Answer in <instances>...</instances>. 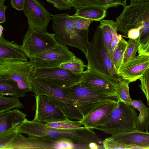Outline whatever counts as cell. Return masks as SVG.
Returning a JSON list of instances; mask_svg holds the SVG:
<instances>
[{
	"instance_id": "6da1fadb",
	"label": "cell",
	"mask_w": 149,
	"mask_h": 149,
	"mask_svg": "<svg viewBox=\"0 0 149 149\" xmlns=\"http://www.w3.org/2000/svg\"><path fill=\"white\" fill-rule=\"evenodd\" d=\"M16 128L18 132L27 134L29 137L44 136L56 141L67 140L81 149H104L103 141L91 129L85 127L73 129H57L26 118Z\"/></svg>"
},
{
	"instance_id": "7a4b0ae2",
	"label": "cell",
	"mask_w": 149,
	"mask_h": 149,
	"mask_svg": "<svg viewBox=\"0 0 149 149\" xmlns=\"http://www.w3.org/2000/svg\"><path fill=\"white\" fill-rule=\"evenodd\" d=\"M52 16L53 34L57 43L78 48L86 56L91 45L88 41V29L81 30L75 28L68 14H57Z\"/></svg>"
},
{
	"instance_id": "3957f363",
	"label": "cell",
	"mask_w": 149,
	"mask_h": 149,
	"mask_svg": "<svg viewBox=\"0 0 149 149\" xmlns=\"http://www.w3.org/2000/svg\"><path fill=\"white\" fill-rule=\"evenodd\" d=\"M86 57L88 61L87 69L95 72L116 83L123 79L118 74L108 55L98 27L94 32Z\"/></svg>"
},
{
	"instance_id": "277c9868",
	"label": "cell",
	"mask_w": 149,
	"mask_h": 149,
	"mask_svg": "<svg viewBox=\"0 0 149 149\" xmlns=\"http://www.w3.org/2000/svg\"><path fill=\"white\" fill-rule=\"evenodd\" d=\"M31 86L32 91L35 95H44L50 97L69 119L80 120L83 118L70 97L68 88L58 87L32 75Z\"/></svg>"
},
{
	"instance_id": "5b68a950",
	"label": "cell",
	"mask_w": 149,
	"mask_h": 149,
	"mask_svg": "<svg viewBox=\"0 0 149 149\" xmlns=\"http://www.w3.org/2000/svg\"><path fill=\"white\" fill-rule=\"evenodd\" d=\"M137 114L130 104L118 102L104 123L95 129L113 135L136 130Z\"/></svg>"
},
{
	"instance_id": "8992f818",
	"label": "cell",
	"mask_w": 149,
	"mask_h": 149,
	"mask_svg": "<svg viewBox=\"0 0 149 149\" xmlns=\"http://www.w3.org/2000/svg\"><path fill=\"white\" fill-rule=\"evenodd\" d=\"M68 91L70 97L83 117L100 105L118 101L116 96L95 91L85 87L80 82L68 88Z\"/></svg>"
},
{
	"instance_id": "52a82bcc",
	"label": "cell",
	"mask_w": 149,
	"mask_h": 149,
	"mask_svg": "<svg viewBox=\"0 0 149 149\" xmlns=\"http://www.w3.org/2000/svg\"><path fill=\"white\" fill-rule=\"evenodd\" d=\"M116 22L118 30L127 36L130 29L149 25V0L126 5Z\"/></svg>"
},
{
	"instance_id": "ba28073f",
	"label": "cell",
	"mask_w": 149,
	"mask_h": 149,
	"mask_svg": "<svg viewBox=\"0 0 149 149\" xmlns=\"http://www.w3.org/2000/svg\"><path fill=\"white\" fill-rule=\"evenodd\" d=\"M104 149H149L148 132L139 130L112 135L103 141Z\"/></svg>"
},
{
	"instance_id": "9c48e42d",
	"label": "cell",
	"mask_w": 149,
	"mask_h": 149,
	"mask_svg": "<svg viewBox=\"0 0 149 149\" xmlns=\"http://www.w3.org/2000/svg\"><path fill=\"white\" fill-rule=\"evenodd\" d=\"M34 69L30 61H7L0 64V75L15 81L28 92L32 91L31 78Z\"/></svg>"
},
{
	"instance_id": "30bf717a",
	"label": "cell",
	"mask_w": 149,
	"mask_h": 149,
	"mask_svg": "<svg viewBox=\"0 0 149 149\" xmlns=\"http://www.w3.org/2000/svg\"><path fill=\"white\" fill-rule=\"evenodd\" d=\"M58 44L53 34L38 32L29 28L21 46L28 58L30 59Z\"/></svg>"
},
{
	"instance_id": "8fae6325",
	"label": "cell",
	"mask_w": 149,
	"mask_h": 149,
	"mask_svg": "<svg viewBox=\"0 0 149 149\" xmlns=\"http://www.w3.org/2000/svg\"><path fill=\"white\" fill-rule=\"evenodd\" d=\"M83 73H75L58 67L34 68L32 75L58 87L68 88L80 82Z\"/></svg>"
},
{
	"instance_id": "7c38bea8",
	"label": "cell",
	"mask_w": 149,
	"mask_h": 149,
	"mask_svg": "<svg viewBox=\"0 0 149 149\" xmlns=\"http://www.w3.org/2000/svg\"><path fill=\"white\" fill-rule=\"evenodd\" d=\"M33 96L36 100L33 107L35 111L33 120L46 124L68 118L49 96L44 95Z\"/></svg>"
},
{
	"instance_id": "4fadbf2b",
	"label": "cell",
	"mask_w": 149,
	"mask_h": 149,
	"mask_svg": "<svg viewBox=\"0 0 149 149\" xmlns=\"http://www.w3.org/2000/svg\"><path fill=\"white\" fill-rule=\"evenodd\" d=\"M75 56L66 46L58 44L54 47L29 59L34 68L58 67Z\"/></svg>"
},
{
	"instance_id": "5bb4252c",
	"label": "cell",
	"mask_w": 149,
	"mask_h": 149,
	"mask_svg": "<svg viewBox=\"0 0 149 149\" xmlns=\"http://www.w3.org/2000/svg\"><path fill=\"white\" fill-rule=\"evenodd\" d=\"M23 10L27 18L29 28L47 33V27L52 15L37 0H25Z\"/></svg>"
},
{
	"instance_id": "9a60e30c",
	"label": "cell",
	"mask_w": 149,
	"mask_h": 149,
	"mask_svg": "<svg viewBox=\"0 0 149 149\" xmlns=\"http://www.w3.org/2000/svg\"><path fill=\"white\" fill-rule=\"evenodd\" d=\"M79 82L85 87L95 91L116 96V83L90 70L87 69L84 71Z\"/></svg>"
},
{
	"instance_id": "2e32d148",
	"label": "cell",
	"mask_w": 149,
	"mask_h": 149,
	"mask_svg": "<svg viewBox=\"0 0 149 149\" xmlns=\"http://www.w3.org/2000/svg\"><path fill=\"white\" fill-rule=\"evenodd\" d=\"M149 68V56L138 55L120 67L118 73L130 83L139 79Z\"/></svg>"
},
{
	"instance_id": "e0dca14e",
	"label": "cell",
	"mask_w": 149,
	"mask_h": 149,
	"mask_svg": "<svg viewBox=\"0 0 149 149\" xmlns=\"http://www.w3.org/2000/svg\"><path fill=\"white\" fill-rule=\"evenodd\" d=\"M21 145L26 149H74V145L67 140L56 141L51 138L42 136L26 137L21 139Z\"/></svg>"
},
{
	"instance_id": "ac0fdd59",
	"label": "cell",
	"mask_w": 149,
	"mask_h": 149,
	"mask_svg": "<svg viewBox=\"0 0 149 149\" xmlns=\"http://www.w3.org/2000/svg\"><path fill=\"white\" fill-rule=\"evenodd\" d=\"M118 102L115 101L107 102L95 107L80 120L81 123L88 129H95L104 122Z\"/></svg>"
},
{
	"instance_id": "d6986e66",
	"label": "cell",
	"mask_w": 149,
	"mask_h": 149,
	"mask_svg": "<svg viewBox=\"0 0 149 149\" xmlns=\"http://www.w3.org/2000/svg\"><path fill=\"white\" fill-rule=\"evenodd\" d=\"M28 57L21 45L0 37V64L15 61H27Z\"/></svg>"
},
{
	"instance_id": "ffe728a7",
	"label": "cell",
	"mask_w": 149,
	"mask_h": 149,
	"mask_svg": "<svg viewBox=\"0 0 149 149\" xmlns=\"http://www.w3.org/2000/svg\"><path fill=\"white\" fill-rule=\"evenodd\" d=\"M26 93L15 81L0 75V95L22 98L26 96Z\"/></svg>"
},
{
	"instance_id": "44dd1931",
	"label": "cell",
	"mask_w": 149,
	"mask_h": 149,
	"mask_svg": "<svg viewBox=\"0 0 149 149\" xmlns=\"http://www.w3.org/2000/svg\"><path fill=\"white\" fill-rule=\"evenodd\" d=\"M130 105L134 109L138 110L140 113L137 116L136 130L141 131L145 130L148 132L149 123V109L140 100H132Z\"/></svg>"
},
{
	"instance_id": "7402d4cb",
	"label": "cell",
	"mask_w": 149,
	"mask_h": 149,
	"mask_svg": "<svg viewBox=\"0 0 149 149\" xmlns=\"http://www.w3.org/2000/svg\"><path fill=\"white\" fill-rule=\"evenodd\" d=\"M107 10L97 6L86 7L76 10L74 15L88 19L92 21H100L106 17Z\"/></svg>"
},
{
	"instance_id": "603a6c76",
	"label": "cell",
	"mask_w": 149,
	"mask_h": 149,
	"mask_svg": "<svg viewBox=\"0 0 149 149\" xmlns=\"http://www.w3.org/2000/svg\"><path fill=\"white\" fill-rule=\"evenodd\" d=\"M112 21L102 19L100 21V24L98 26L100 30L102 39L105 48L111 61L113 55L111 48L112 35L111 25Z\"/></svg>"
},
{
	"instance_id": "cb8c5ba5",
	"label": "cell",
	"mask_w": 149,
	"mask_h": 149,
	"mask_svg": "<svg viewBox=\"0 0 149 149\" xmlns=\"http://www.w3.org/2000/svg\"><path fill=\"white\" fill-rule=\"evenodd\" d=\"M70 3L76 10L83 7L91 6L99 7L107 10L109 8L119 6L111 0H72Z\"/></svg>"
},
{
	"instance_id": "d4e9b609",
	"label": "cell",
	"mask_w": 149,
	"mask_h": 149,
	"mask_svg": "<svg viewBox=\"0 0 149 149\" xmlns=\"http://www.w3.org/2000/svg\"><path fill=\"white\" fill-rule=\"evenodd\" d=\"M118 42L113 51L112 61L114 68L117 72L120 68L123 56L127 45V43L121 35H118Z\"/></svg>"
},
{
	"instance_id": "484cf974",
	"label": "cell",
	"mask_w": 149,
	"mask_h": 149,
	"mask_svg": "<svg viewBox=\"0 0 149 149\" xmlns=\"http://www.w3.org/2000/svg\"><path fill=\"white\" fill-rule=\"evenodd\" d=\"M130 82L123 79L116 83V95L118 101L130 104L132 100L129 92V84Z\"/></svg>"
},
{
	"instance_id": "4316f807",
	"label": "cell",
	"mask_w": 149,
	"mask_h": 149,
	"mask_svg": "<svg viewBox=\"0 0 149 149\" xmlns=\"http://www.w3.org/2000/svg\"><path fill=\"white\" fill-rule=\"evenodd\" d=\"M76 73H83L84 68L87 65L84 64L81 59L75 56L69 61L60 64L58 67Z\"/></svg>"
},
{
	"instance_id": "83f0119b",
	"label": "cell",
	"mask_w": 149,
	"mask_h": 149,
	"mask_svg": "<svg viewBox=\"0 0 149 149\" xmlns=\"http://www.w3.org/2000/svg\"><path fill=\"white\" fill-rule=\"evenodd\" d=\"M139 37L136 39L129 38L127 42V45L125 51L120 67L133 59L136 56L139 45Z\"/></svg>"
},
{
	"instance_id": "f1b7e54d",
	"label": "cell",
	"mask_w": 149,
	"mask_h": 149,
	"mask_svg": "<svg viewBox=\"0 0 149 149\" xmlns=\"http://www.w3.org/2000/svg\"><path fill=\"white\" fill-rule=\"evenodd\" d=\"M24 107L18 98L0 95V113L10 110L13 109L22 108Z\"/></svg>"
},
{
	"instance_id": "f546056e",
	"label": "cell",
	"mask_w": 149,
	"mask_h": 149,
	"mask_svg": "<svg viewBox=\"0 0 149 149\" xmlns=\"http://www.w3.org/2000/svg\"><path fill=\"white\" fill-rule=\"evenodd\" d=\"M45 124L48 127L64 129H78L80 128L82 125L80 120L72 121L68 118L62 121L49 123Z\"/></svg>"
},
{
	"instance_id": "4dcf8cb0",
	"label": "cell",
	"mask_w": 149,
	"mask_h": 149,
	"mask_svg": "<svg viewBox=\"0 0 149 149\" xmlns=\"http://www.w3.org/2000/svg\"><path fill=\"white\" fill-rule=\"evenodd\" d=\"M16 127L8 128L0 132V149H5L16 135Z\"/></svg>"
},
{
	"instance_id": "1f68e13d",
	"label": "cell",
	"mask_w": 149,
	"mask_h": 149,
	"mask_svg": "<svg viewBox=\"0 0 149 149\" xmlns=\"http://www.w3.org/2000/svg\"><path fill=\"white\" fill-rule=\"evenodd\" d=\"M69 17L74 27L79 30H88L92 22L88 19L74 15H69Z\"/></svg>"
},
{
	"instance_id": "d6a6232c",
	"label": "cell",
	"mask_w": 149,
	"mask_h": 149,
	"mask_svg": "<svg viewBox=\"0 0 149 149\" xmlns=\"http://www.w3.org/2000/svg\"><path fill=\"white\" fill-rule=\"evenodd\" d=\"M10 123L13 127H16L19 122L13 109L0 113V125Z\"/></svg>"
},
{
	"instance_id": "836d02e7",
	"label": "cell",
	"mask_w": 149,
	"mask_h": 149,
	"mask_svg": "<svg viewBox=\"0 0 149 149\" xmlns=\"http://www.w3.org/2000/svg\"><path fill=\"white\" fill-rule=\"evenodd\" d=\"M139 79L141 81L139 86L145 95L148 104L149 105V68L143 74Z\"/></svg>"
},
{
	"instance_id": "e575fe53",
	"label": "cell",
	"mask_w": 149,
	"mask_h": 149,
	"mask_svg": "<svg viewBox=\"0 0 149 149\" xmlns=\"http://www.w3.org/2000/svg\"><path fill=\"white\" fill-rule=\"evenodd\" d=\"M46 0L52 3L55 7L59 10H68L71 9L72 7L68 0Z\"/></svg>"
},
{
	"instance_id": "d590c367",
	"label": "cell",
	"mask_w": 149,
	"mask_h": 149,
	"mask_svg": "<svg viewBox=\"0 0 149 149\" xmlns=\"http://www.w3.org/2000/svg\"><path fill=\"white\" fill-rule=\"evenodd\" d=\"M117 25L116 22L112 20L111 25L112 35L111 48L113 53L118 44L119 40L118 35L117 33Z\"/></svg>"
},
{
	"instance_id": "8d00e7d4",
	"label": "cell",
	"mask_w": 149,
	"mask_h": 149,
	"mask_svg": "<svg viewBox=\"0 0 149 149\" xmlns=\"http://www.w3.org/2000/svg\"><path fill=\"white\" fill-rule=\"evenodd\" d=\"M143 26H141L137 28L132 29L129 31L127 33V37L129 38L136 39L139 37L140 31Z\"/></svg>"
},
{
	"instance_id": "74e56055",
	"label": "cell",
	"mask_w": 149,
	"mask_h": 149,
	"mask_svg": "<svg viewBox=\"0 0 149 149\" xmlns=\"http://www.w3.org/2000/svg\"><path fill=\"white\" fill-rule=\"evenodd\" d=\"M25 0H10V3L13 8L18 10H23Z\"/></svg>"
},
{
	"instance_id": "f35d334b",
	"label": "cell",
	"mask_w": 149,
	"mask_h": 149,
	"mask_svg": "<svg viewBox=\"0 0 149 149\" xmlns=\"http://www.w3.org/2000/svg\"><path fill=\"white\" fill-rule=\"evenodd\" d=\"M6 8V7L5 5L0 8V24L6 22L5 13Z\"/></svg>"
},
{
	"instance_id": "ab89813d",
	"label": "cell",
	"mask_w": 149,
	"mask_h": 149,
	"mask_svg": "<svg viewBox=\"0 0 149 149\" xmlns=\"http://www.w3.org/2000/svg\"><path fill=\"white\" fill-rule=\"evenodd\" d=\"M113 2L118 4L119 6H122L124 7L126 5L127 0H111Z\"/></svg>"
},
{
	"instance_id": "60d3db41",
	"label": "cell",
	"mask_w": 149,
	"mask_h": 149,
	"mask_svg": "<svg viewBox=\"0 0 149 149\" xmlns=\"http://www.w3.org/2000/svg\"><path fill=\"white\" fill-rule=\"evenodd\" d=\"M3 27L0 25V37H1L2 36L3 31Z\"/></svg>"
},
{
	"instance_id": "b9f144b4",
	"label": "cell",
	"mask_w": 149,
	"mask_h": 149,
	"mask_svg": "<svg viewBox=\"0 0 149 149\" xmlns=\"http://www.w3.org/2000/svg\"><path fill=\"white\" fill-rule=\"evenodd\" d=\"M5 0H0V8L3 6Z\"/></svg>"
},
{
	"instance_id": "7bdbcfd3",
	"label": "cell",
	"mask_w": 149,
	"mask_h": 149,
	"mask_svg": "<svg viewBox=\"0 0 149 149\" xmlns=\"http://www.w3.org/2000/svg\"><path fill=\"white\" fill-rule=\"evenodd\" d=\"M145 0H130V4L134 3L135 2Z\"/></svg>"
},
{
	"instance_id": "ee69618b",
	"label": "cell",
	"mask_w": 149,
	"mask_h": 149,
	"mask_svg": "<svg viewBox=\"0 0 149 149\" xmlns=\"http://www.w3.org/2000/svg\"><path fill=\"white\" fill-rule=\"evenodd\" d=\"M72 0H69V2L71 1Z\"/></svg>"
},
{
	"instance_id": "f6af8a7d",
	"label": "cell",
	"mask_w": 149,
	"mask_h": 149,
	"mask_svg": "<svg viewBox=\"0 0 149 149\" xmlns=\"http://www.w3.org/2000/svg\"></svg>"
}]
</instances>
